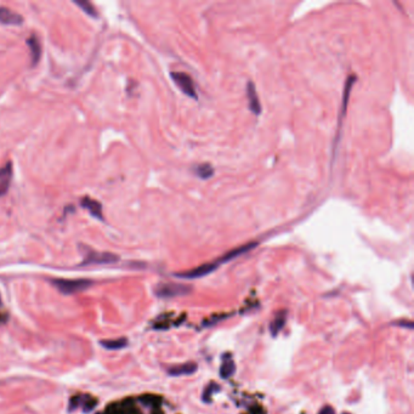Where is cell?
<instances>
[{"instance_id":"6da1fadb","label":"cell","mask_w":414,"mask_h":414,"mask_svg":"<svg viewBox=\"0 0 414 414\" xmlns=\"http://www.w3.org/2000/svg\"><path fill=\"white\" fill-rule=\"evenodd\" d=\"M52 285L62 294L70 295V294L80 293L83 290H86L91 287L93 282L89 280H63V278H58V280H52Z\"/></svg>"},{"instance_id":"7a4b0ae2","label":"cell","mask_w":414,"mask_h":414,"mask_svg":"<svg viewBox=\"0 0 414 414\" xmlns=\"http://www.w3.org/2000/svg\"><path fill=\"white\" fill-rule=\"evenodd\" d=\"M191 292L190 285L180 283H160L155 288V294L159 298H174V296L187 295Z\"/></svg>"},{"instance_id":"3957f363","label":"cell","mask_w":414,"mask_h":414,"mask_svg":"<svg viewBox=\"0 0 414 414\" xmlns=\"http://www.w3.org/2000/svg\"><path fill=\"white\" fill-rule=\"evenodd\" d=\"M170 77L174 80V83L179 86V89H180L185 95H187L188 98L197 99L195 83H193L192 78H191L188 74L183 72H171Z\"/></svg>"},{"instance_id":"277c9868","label":"cell","mask_w":414,"mask_h":414,"mask_svg":"<svg viewBox=\"0 0 414 414\" xmlns=\"http://www.w3.org/2000/svg\"><path fill=\"white\" fill-rule=\"evenodd\" d=\"M119 257H117L113 253L107 252H95V250L88 249L85 253V259H84V265H104V264H113L118 261Z\"/></svg>"},{"instance_id":"5b68a950","label":"cell","mask_w":414,"mask_h":414,"mask_svg":"<svg viewBox=\"0 0 414 414\" xmlns=\"http://www.w3.org/2000/svg\"><path fill=\"white\" fill-rule=\"evenodd\" d=\"M219 266H220V264L218 262V260H216V261L208 262V264L201 265V266L193 268V270L186 271V272L176 273L175 276H176V277H180V278H187V280H193V278L204 277V276L209 275V273H211L213 271H215Z\"/></svg>"},{"instance_id":"8992f818","label":"cell","mask_w":414,"mask_h":414,"mask_svg":"<svg viewBox=\"0 0 414 414\" xmlns=\"http://www.w3.org/2000/svg\"><path fill=\"white\" fill-rule=\"evenodd\" d=\"M24 22V17L14 10L6 6H0V24L9 26H19Z\"/></svg>"},{"instance_id":"52a82bcc","label":"cell","mask_w":414,"mask_h":414,"mask_svg":"<svg viewBox=\"0 0 414 414\" xmlns=\"http://www.w3.org/2000/svg\"><path fill=\"white\" fill-rule=\"evenodd\" d=\"M247 96L250 111L254 114H257V116H259L261 113V104H260V100L258 98L257 89H255L254 84L252 81H248L247 83Z\"/></svg>"},{"instance_id":"ba28073f","label":"cell","mask_w":414,"mask_h":414,"mask_svg":"<svg viewBox=\"0 0 414 414\" xmlns=\"http://www.w3.org/2000/svg\"><path fill=\"white\" fill-rule=\"evenodd\" d=\"M12 179V163L7 162L2 168H0V197L4 196L10 187Z\"/></svg>"},{"instance_id":"9c48e42d","label":"cell","mask_w":414,"mask_h":414,"mask_svg":"<svg viewBox=\"0 0 414 414\" xmlns=\"http://www.w3.org/2000/svg\"><path fill=\"white\" fill-rule=\"evenodd\" d=\"M27 45L29 48L30 52V58H32V66H35L40 60V56H42V45H40L39 39H38L37 35H30L27 39Z\"/></svg>"},{"instance_id":"30bf717a","label":"cell","mask_w":414,"mask_h":414,"mask_svg":"<svg viewBox=\"0 0 414 414\" xmlns=\"http://www.w3.org/2000/svg\"><path fill=\"white\" fill-rule=\"evenodd\" d=\"M81 206L85 209H88L89 213L93 216L101 220L104 219V215H102V206L100 202L90 198V197H83V198H81Z\"/></svg>"},{"instance_id":"8fae6325","label":"cell","mask_w":414,"mask_h":414,"mask_svg":"<svg viewBox=\"0 0 414 414\" xmlns=\"http://www.w3.org/2000/svg\"><path fill=\"white\" fill-rule=\"evenodd\" d=\"M196 370H197L196 363H185V364L175 365V367L169 368V369H168V373H169V375H173V377H179V375L193 374Z\"/></svg>"},{"instance_id":"7c38bea8","label":"cell","mask_w":414,"mask_h":414,"mask_svg":"<svg viewBox=\"0 0 414 414\" xmlns=\"http://www.w3.org/2000/svg\"><path fill=\"white\" fill-rule=\"evenodd\" d=\"M101 345L104 347V349L108 350H119L123 349L128 345V340L125 338H119V339H109V340H102Z\"/></svg>"},{"instance_id":"4fadbf2b","label":"cell","mask_w":414,"mask_h":414,"mask_svg":"<svg viewBox=\"0 0 414 414\" xmlns=\"http://www.w3.org/2000/svg\"><path fill=\"white\" fill-rule=\"evenodd\" d=\"M73 2L76 5H78V6L80 7L84 12H86L89 16H93V17L98 16V11H96L95 6H94L90 1H88V0H74Z\"/></svg>"},{"instance_id":"5bb4252c","label":"cell","mask_w":414,"mask_h":414,"mask_svg":"<svg viewBox=\"0 0 414 414\" xmlns=\"http://www.w3.org/2000/svg\"><path fill=\"white\" fill-rule=\"evenodd\" d=\"M195 173L198 178L204 179V180H206V179H209L213 176L214 169L210 164H201V165H197V167L195 168Z\"/></svg>"},{"instance_id":"9a60e30c","label":"cell","mask_w":414,"mask_h":414,"mask_svg":"<svg viewBox=\"0 0 414 414\" xmlns=\"http://www.w3.org/2000/svg\"><path fill=\"white\" fill-rule=\"evenodd\" d=\"M234 370H236V365H234L233 362H225V363L221 365V368H220V375H221L222 379H229L230 377L233 375Z\"/></svg>"},{"instance_id":"2e32d148","label":"cell","mask_w":414,"mask_h":414,"mask_svg":"<svg viewBox=\"0 0 414 414\" xmlns=\"http://www.w3.org/2000/svg\"><path fill=\"white\" fill-rule=\"evenodd\" d=\"M285 323V313L283 312L282 315H278L277 317H276L275 321L271 323L270 331H271V333H272V336H276V334H277L278 332L283 328Z\"/></svg>"},{"instance_id":"e0dca14e","label":"cell","mask_w":414,"mask_h":414,"mask_svg":"<svg viewBox=\"0 0 414 414\" xmlns=\"http://www.w3.org/2000/svg\"><path fill=\"white\" fill-rule=\"evenodd\" d=\"M318 414H336V411H334L333 407H331V406H326V407H323L319 411Z\"/></svg>"},{"instance_id":"ac0fdd59","label":"cell","mask_w":414,"mask_h":414,"mask_svg":"<svg viewBox=\"0 0 414 414\" xmlns=\"http://www.w3.org/2000/svg\"><path fill=\"white\" fill-rule=\"evenodd\" d=\"M98 414H102V413H98Z\"/></svg>"}]
</instances>
